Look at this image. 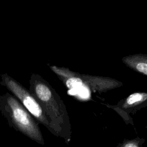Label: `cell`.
I'll return each instance as SVG.
<instances>
[{
    "label": "cell",
    "instance_id": "2",
    "mask_svg": "<svg viewBox=\"0 0 147 147\" xmlns=\"http://www.w3.org/2000/svg\"><path fill=\"white\" fill-rule=\"evenodd\" d=\"M0 113L10 127L37 144L45 145L39 123L11 93L0 94Z\"/></svg>",
    "mask_w": 147,
    "mask_h": 147
},
{
    "label": "cell",
    "instance_id": "5",
    "mask_svg": "<svg viewBox=\"0 0 147 147\" xmlns=\"http://www.w3.org/2000/svg\"><path fill=\"white\" fill-rule=\"evenodd\" d=\"M122 61L130 68L147 76V55L127 56L122 58Z\"/></svg>",
    "mask_w": 147,
    "mask_h": 147
},
{
    "label": "cell",
    "instance_id": "7",
    "mask_svg": "<svg viewBox=\"0 0 147 147\" xmlns=\"http://www.w3.org/2000/svg\"><path fill=\"white\" fill-rule=\"evenodd\" d=\"M124 147H138L136 144L133 143H129L125 145Z\"/></svg>",
    "mask_w": 147,
    "mask_h": 147
},
{
    "label": "cell",
    "instance_id": "6",
    "mask_svg": "<svg viewBox=\"0 0 147 147\" xmlns=\"http://www.w3.org/2000/svg\"><path fill=\"white\" fill-rule=\"evenodd\" d=\"M147 100L146 92H136L130 95L126 99L123 106L127 107L140 103Z\"/></svg>",
    "mask_w": 147,
    "mask_h": 147
},
{
    "label": "cell",
    "instance_id": "3",
    "mask_svg": "<svg viewBox=\"0 0 147 147\" xmlns=\"http://www.w3.org/2000/svg\"><path fill=\"white\" fill-rule=\"evenodd\" d=\"M0 84L21 102L39 123L45 126L54 136L61 138L59 130L48 118L43 108L29 90L7 74L1 75Z\"/></svg>",
    "mask_w": 147,
    "mask_h": 147
},
{
    "label": "cell",
    "instance_id": "1",
    "mask_svg": "<svg viewBox=\"0 0 147 147\" xmlns=\"http://www.w3.org/2000/svg\"><path fill=\"white\" fill-rule=\"evenodd\" d=\"M29 91L38 101L50 121L59 130L65 143L71 141L72 127L67 108L54 88L41 75L32 74Z\"/></svg>",
    "mask_w": 147,
    "mask_h": 147
},
{
    "label": "cell",
    "instance_id": "4",
    "mask_svg": "<svg viewBox=\"0 0 147 147\" xmlns=\"http://www.w3.org/2000/svg\"><path fill=\"white\" fill-rule=\"evenodd\" d=\"M49 67L57 76L65 84L66 86L69 88L84 83L80 78L79 73L70 71L64 67H60L55 65H51Z\"/></svg>",
    "mask_w": 147,
    "mask_h": 147
}]
</instances>
